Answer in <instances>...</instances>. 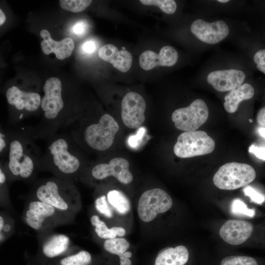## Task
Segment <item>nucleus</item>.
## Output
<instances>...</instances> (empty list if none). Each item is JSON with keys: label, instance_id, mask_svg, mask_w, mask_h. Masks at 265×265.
I'll return each instance as SVG.
<instances>
[{"label": "nucleus", "instance_id": "nucleus-1", "mask_svg": "<svg viewBox=\"0 0 265 265\" xmlns=\"http://www.w3.org/2000/svg\"><path fill=\"white\" fill-rule=\"evenodd\" d=\"M36 197L65 215L77 212V190L62 181L57 180L46 181L37 188Z\"/></svg>", "mask_w": 265, "mask_h": 265}, {"label": "nucleus", "instance_id": "nucleus-2", "mask_svg": "<svg viewBox=\"0 0 265 265\" xmlns=\"http://www.w3.org/2000/svg\"><path fill=\"white\" fill-rule=\"evenodd\" d=\"M255 178L256 172L251 166L232 162L218 169L213 176V182L219 189L234 190L247 186Z\"/></svg>", "mask_w": 265, "mask_h": 265}, {"label": "nucleus", "instance_id": "nucleus-3", "mask_svg": "<svg viewBox=\"0 0 265 265\" xmlns=\"http://www.w3.org/2000/svg\"><path fill=\"white\" fill-rule=\"evenodd\" d=\"M119 129L116 120L108 114L102 116L97 123L88 126L83 132L86 144L92 149L104 151L112 145Z\"/></svg>", "mask_w": 265, "mask_h": 265}, {"label": "nucleus", "instance_id": "nucleus-4", "mask_svg": "<svg viewBox=\"0 0 265 265\" xmlns=\"http://www.w3.org/2000/svg\"><path fill=\"white\" fill-rule=\"evenodd\" d=\"M214 148V141L205 132H185L179 135L174 152L178 157L188 158L208 154Z\"/></svg>", "mask_w": 265, "mask_h": 265}, {"label": "nucleus", "instance_id": "nucleus-5", "mask_svg": "<svg viewBox=\"0 0 265 265\" xmlns=\"http://www.w3.org/2000/svg\"><path fill=\"white\" fill-rule=\"evenodd\" d=\"M209 116V110L205 102L196 99L186 107L176 109L171 118L178 129L185 131H195L204 124Z\"/></svg>", "mask_w": 265, "mask_h": 265}, {"label": "nucleus", "instance_id": "nucleus-6", "mask_svg": "<svg viewBox=\"0 0 265 265\" xmlns=\"http://www.w3.org/2000/svg\"><path fill=\"white\" fill-rule=\"evenodd\" d=\"M172 204L171 198L163 189L156 188L146 190L139 200L137 208L139 217L144 222H150L158 214L168 211Z\"/></svg>", "mask_w": 265, "mask_h": 265}, {"label": "nucleus", "instance_id": "nucleus-7", "mask_svg": "<svg viewBox=\"0 0 265 265\" xmlns=\"http://www.w3.org/2000/svg\"><path fill=\"white\" fill-rule=\"evenodd\" d=\"M59 214H62L53 206L37 199L29 202L23 218L27 226L39 231L49 225Z\"/></svg>", "mask_w": 265, "mask_h": 265}, {"label": "nucleus", "instance_id": "nucleus-8", "mask_svg": "<svg viewBox=\"0 0 265 265\" xmlns=\"http://www.w3.org/2000/svg\"><path fill=\"white\" fill-rule=\"evenodd\" d=\"M146 104L138 93L130 92L123 97L121 102V118L124 125L131 129L139 128L145 121Z\"/></svg>", "mask_w": 265, "mask_h": 265}, {"label": "nucleus", "instance_id": "nucleus-9", "mask_svg": "<svg viewBox=\"0 0 265 265\" xmlns=\"http://www.w3.org/2000/svg\"><path fill=\"white\" fill-rule=\"evenodd\" d=\"M54 165L65 175L76 173L80 167L79 159L70 152L68 143L62 138L54 140L48 147Z\"/></svg>", "mask_w": 265, "mask_h": 265}, {"label": "nucleus", "instance_id": "nucleus-10", "mask_svg": "<svg viewBox=\"0 0 265 265\" xmlns=\"http://www.w3.org/2000/svg\"><path fill=\"white\" fill-rule=\"evenodd\" d=\"M43 89L44 95L41 100V106L45 118L53 120L58 116L64 106L60 80L56 77L50 78L46 81Z\"/></svg>", "mask_w": 265, "mask_h": 265}, {"label": "nucleus", "instance_id": "nucleus-11", "mask_svg": "<svg viewBox=\"0 0 265 265\" xmlns=\"http://www.w3.org/2000/svg\"><path fill=\"white\" fill-rule=\"evenodd\" d=\"M190 30L198 39L209 44L219 42L225 39L229 32L227 25L223 21L209 23L200 19L192 23Z\"/></svg>", "mask_w": 265, "mask_h": 265}, {"label": "nucleus", "instance_id": "nucleus-12", "mask_svg": "<svg viewBox=\"0 0 265 265\" xmlns=\"http://www.w3.org/2000/svg\"><path fill=\"white\" fill-rule=\"evenodd\" d=\"M91 173L97 180H102L113 176L124 184L130 183L133 179L132 175L129 170V161L122 158H113L108 163L96 165L92 168Z\"/></svg>", "mask_w": 265, "mask_h": 265}, {"label": "nucleus", "instance_id": "nucleus-13", "mask_svg": "<svg viewBox=\"0 0 265 265\" xmlns=\"http://www.w3.org/2000/svg\"><path fill=\"white\" fill-rule=\"evenodd\" d=\"M8 168L14 176L26 179L33 173L34 165L32 159L24 153L22 144L13 140L9 145Z\"/></svg>", "mask_w": 265, "mask_h": 265}, {"label": "nucleus", "instance_id": "nucleus-14", "mask_svg": "<svg viewBox=\"0 0 265 265\" xmlns=\"http://www.w3.org/2000/svg\"><path fill=\"white\" fill-rule=\"evenodd\" d=\"M245 74L240 70L227 69L211 72L207 76L208 82L220 92L231 91L242 84Z\"/></svg>", "mask_w": 265, "mask_h": 265}, {"label": "nucleus", "instance_id": "nucleus-15", "mask_svg": "<svg viewBox=\"0 0 265 265\" xmlns=\"http://www.w3.org/2000/svg\"><path fill=\"white\" fill-rule=\"evenodd\" d=\"M252 224L242 220L230 219L219 230L220 237L227 243L237 245L245 242L251 235Z\"/></svg>", "mask_w": 265, "mask_h": 265}, {"label": "nucleus", "instance_id": "nucleus-16", "mask_svg": "<svg viewBox=\"0 0 265 265\" xmlns=\"http://www.w3.org/2000/svg\"><path fill=\"white\" fill-rule=\"evenodd\" d=\"M178 58L177 51L173 47L167 45L160 49L159 54L151 50L143 52L139 56V63L143 69L148 71L157 66H173Z\"/></svg>", "mask_w": 265, "mask_h": 265}, {"label": "nucleus", "instance_id": "nucleus-17", "mask_svg": "<svg viewBox=\"0 0 265 265\" xmlns=\"http://www.w3.org/2000/svg\"><path fill=\"white\" fill-rule=\"evenodd\" d=\"M6 97L8 104L14 106L18 110L35 111L41 105V100L39 94L24 91L15 86L7 89Z\"/></svg>", "mask_w": 265, "mask_h": 265}, {"label": "nucleus", "instance_id": "nucleus-18", "mask_svg": "<svg viewBox=\"0 0 265 265\" xmlns=\"http://www.w3.org/2000/svg\"><path fill=\"white\" fill-rule=\"evenodd\" d=\"M40 35L43 40L41 42V48L43 52L47 55L53 53L60 60L69 57L75 47L73 40L66 37L60 41L52 39L50 33L47 29L41 30Z\"/></svg>", "mask_w": 265, "mask_h": 265}, {"label": "nucleus", "instance_id": "nucleus-19", "mask_svg": "<svg viewBox=\"0 0 265 265\" xmlns=\"http://www.w3.org/2000/svg\"><path fill=\"white\" fill-rule=\"evenodd\" d=\"M98 53L102 59L110 63L122 72H127L131 67L132 58L131 53L125 50L119 51L114 45L103 46Z\"/></svg>", "mask_w": 265, "mask_h": 265}, {"label": "nucleus", "instance_id": "nucleus-20", "mask_svg": "<svg viewBox=\"0 0 265 265\" xmlns=\"http://www.w3.org/2000/svg\"><path fill=\"white\" fill-rule=\"evenodd\" d=\"M189 253L183 245L161 250L157 255L155 265H185L188 261Z\"/></svg>", "mask_w": 265, "mask_h": 265}, {"label": "nucleus", "instance_id": "nucleus-21", "mask_svg": "<svg viewBox=\"0 0 265 265\" xmlns=\"http://www.w3.org/2000/svg\"><path fill=\"white\" fill-rule=\"evenodd\" d=\"M254 93V88L248 83L230 91L224 97L223 105L225 110L229 113L235 112L240 102L252 98Z\"/></svg>", "mask_w": 265, "mask_h": 265}, {"label": "nucleus", "instance_id": "nucleus-22", "mask_svg": "<svg viewBox=\"0 0 265 265\" xmlns=\"http://www.w3.org/2000/svg\"><path fill=\"white\" fill-rule=\"evenodd\" d=\"M69 238L64 234H55L46 239L42 247L43 255L53 258L65 253L69 247Z\"/></svg>", "mask_w": 265, "mask_h": 265}, {"label": "nucleus", "instance_id": "nucleus-23", "mask_svg": "<svg viewBox=\"0 0 265 265\" xmlns=\"http://www.w3.org/2000/svg\"><path fill=\"white\" fill-rule=\"evenodd\" d=\"M106 198L107 202L119 213L125 214L130 211V201L122 192L117 190H110L107 192Z\"/></svg>", "mask_w": 265, "mask_h": 265}, {"label": "nucleus", "instance_id": "nucleus-24", "mask_svg": "<svg viewBox=\"0 0 265 265\" xmlns=\"http://www.w3.org/2000/svg\"><path fill=\"white\" fill-rule=\"evenodd\" d=\"M129 243L124 238H114L106 239L104 247L108 252L117 255L120 258L129 248Z\"/></svg>", "mask_w": 265, "mask_h": 265}, {"label": "nucleus", "instance_id": "nucleus-25", "mask_svg": "<svg viewBox=\"0 0 265 265\" xmlns=\"http://www.w3.org/2000/svg\"><path fill=\"white\" fill-rule=\"evenodd\" d=\"M91 223L95 227V231L98 236L103 239H111L115 238L117 236L114 227L109 229L106 223L101 220L96 215L91 216Z\"/></svg>", "mask_w": 265, "mask_h": 265}, {"label": "nucleus", "instance_id": "nucleus-26", "mask_svg": "<svg viewBox=\"0 0 265 265\" xmlns=\"http://www.w3.org/2000/svg\"><path fill=\"white\" fill-rule=\"evenodd\" d=\"M91 261V255L87 251L81 250L66 256L60 261V265H88Z\"/></svg>", "mask_w": 265, "mask_h": 265}, {"label": "nucleus", "instance_id": "nucleus-27", "mask_svg": "<svg viewBox=\"0 0 265 265\" xmlns=\"http://www.w3.org/2000/svg\"><path fill=\"white\" fill-rule=\"evenodd\" d=\"M90 0H61V7L67 11L74 13L80 12L85 9L91 3Z\"/></svg>", "mask_w": 265, "mask_h": 265}, {"label": "nucleus", "instance_id": "nucleus-28", "mask_svg": "<svg viewBox=\"0 0 265 265\" xmlns=\"http://www.w3.org/2000/svg\"><path fill=\"white\" fill-rule=\"evenodd\" d=\"M140 2L145 5L157 6L168 14L174 13L177 8V4L173 0H140Z\"/></svg>", "mask_w": 265, "mask_h": 265}, {"label": "nucleus", "instance_id": "nucleus-29", "mask_svg": "<svg viewBox=\"0 0 265 265\" xmlns=\"http://www.w3.org/2000/svg\"><path fill=\"white\" fill-rule=\"evenodd\" d=\"M220 265H258L253 258L244 256H229L223 258Z\"/></svg>", "mask_w": 265, "mask_h": 265}, {"label": "nucleus", "instance_id": "nucleus-30", "mask_svg": "<svg viewBox=\"0 0 265 265\" xmlns=\"http://www.w3.org/2000/svg\"><path fill=\"white\" fill-rule=\"evenodd\" d=\"M231 212L236 215L253 217L255 214L254 209L247 207L246 204L240 199H234L231 206Z\"/></svg>", "mask_w": 265, "mask_h": 265}, {"label": "nucleus", "instance_id": "nucleus-31", "mask_svg": "<svg viewBox=\"0 0 265 265\" xmlns=\"http://www.w3.org/2000/svg\"><path fill=\"white\" fill-rule=\"evenodd\" d=\"M95 206L96 210L105 216L107 218H111L113 216L112 209L108 205L105 195L98 197L95 200Z\"/></svg>", "mask_w": 265, "mask_h": 265}, {"label": "nucleus", "instance_id": "nucleus-32", "mask_svg": "<svg viewBox=\"0 0 265 265\" xmlns=\"http://www.w3.org/2000/svg\"><path fill=\"white\" fill-rule=\"evenodd\" d=\"M243 190L244 194L248 196L253 202L261 204L265 200L264 195L256 191L250 186H246Z\"/></svg>", "mask_w": 265, "mask_h": 265}, {"label": "nucleus", "instance_id": "nucleus-33", "mask_svg": "<svg viewBox=\"0 0 265 265\" xmlns=\"http://www.w3.org/2000/svg\"><path fill=\"white\" fill-rule=\"evenodd\" d=\"M253 60L257 69L265 74V49H259L253 56Z\"/></svg>", "mask_w": 265, "mask_h": 265}, {"label": "nucleus", "instance_id": "nucleus-34", "mask_svg": "<svg viewBox=\"0 0 265 265\" xmlns=\"http://www.w3.org/2000/svg\"><path fill=\"white\" fill-rule=\"evenodd\" d=\"M145 128L141 127L137 131L135 135H132L128 139V143L132 147H136L142 140L143 136L145 133Z\"/></svg>", "mask_w": 265, "mask_h": 265}, {"label": "nucleus", "instance_id": "nucleus-35", "mask_svg": "<svg viewBox=\"0 0 265 265\" xmlns=\"http://www.w3.org/2000/svg\"><path fill=\"white\" fill-rule=\"evenodd\" d=\"M249 152L255 155L257 158L265 160V147H258L252 145L249 148Z\"/></svg>", "mask_w": 265, "mask_h": 265}, {"label": "nucleus", "instance_id": "nucleus-36", "mask_svg": "<svg viewBox=\"0 0 265 265\" xmlns=\"http://www.w3.org/2000/svg\"><path fill=\"white\" fill-rule=\"evenodd\" d=\"M96 48L95 43L92 40L87 41L82 46L83 51L87 53H91L94 52Z\"/></svg>", "mask_w": 265, "mask_h": 265}, {"label": "nucleus", "instance_id": "nucleus-37", "mask_svg": "<svg viewBox=\"0 0 265 265\" xmlns=\"http://www.w3.org/2000/svg\"><path fill=\"white\" fill-rule=\"evenodd\" d=\"M86 25L83 22L79 21L74 25L73 30L75 34L80 35L85 32Z\"/></svg>", "mask_w": 265, "mask_h": 265}, {"label": "nucleus", "instance_id": "nucleus-38", "mask_svg": "<svg viewBox=\"0 0 265 265\" xmlns=\"http://www.w3.org/2000/svg\"><path fill=\"white\" fill-rule=\"evenodd\" d=\"M257 120L259 124L265 126V107L262 108L259 111Z\"/></svg>", "mask_w": 265, "mask_h": 265}, {"label": "nucleus", "instance_id": "nucleus-39", "mask_svg": "<svg viewBox=\"0 0 265 265\" xmlns=\"http://www.w3.org/2000/svg\"><path fill=\"white\" fill-rule=\"evenodd\" d=\"M6 146V142L4 139V135L0 133V152H2Z\"/></svg>", "mask_w": 265, "mask_h": 265}, {"label": "nucleus", "instance_id": "nucleus-40", "mask_svg": "<svg viewBox=\"0 0 265 265\" xmlns=\"http://www.w3.org/2000/svg\"><path fill=\"white\" fill-rule=\"evenodd\" d=\"M117 236L122 237L125 235L126 233L125 230L122 227H113Z\"/></svg>", "mask_w": 265, "mask_h": 265}, {"label": "nucleus", "instance_id": "nucleus-41", "mask_svg": "<svg viewBox=\"0 0 265 265\" xmlns=\"http://www.w3.org/2000/svg\"><path fill=\"white\" fill-rule=\"evenodd\" d=\"M6 181V177L2 170L1 168L0 169V184L3 185Z\"/></svg>", "mask_w": 265, "mask_h": 265}, {"label": "nucleus", "instance_id": "nucleus-42", "mask_svg": "<svg viewBox=\"0 0 265 265\" xmlns=\"http://www.w3.org/2000/svg\"><path fill=\"white\" fill-rule=\"evenodd\" d=\"M6 17L1 9H0V25L1 26L5 22Z\"/></svg>", "mask_w": 265, "mask_h": 265}, {"label": "nucleus", "instance_id": "nucleus-43", "mask_svg": "<svg viewBox=\"0 0 265 265\" xmlns=\"http://www.w3.org/2000/svg\"><path fill=\"white\" fill-rule=\"evenodd\" d=\"M258 132L265 139V128H260L258 130Z\"/></svg>", "mask_w": 265, "mask_h": 265}, {"label": "nucleus", "instance_id": "nucleus-44", "mask_svg": "<svg viewBox=\"0 0 265 265\" xmlns=\"http://www.w3.org/2000/svg\"><path fill=\"white\" fill-rule=\"evenodd\" d=\"M4 225V220L3 217L0 215V231H1Z\"/></svg>", "mask_w": 265, "mask_h": 265}, {"label": "nucleus", "instance_id": "nucleus-45", "mask_svg": "<svg viewBox=\"0 0 265 265\" xmlns=\"http://www.w3.org/2000/svg\"><path fill=\"white\" fill-rule=\"evenodd\" d=\"M217 1L219 2L225 3V2H228L229 0H218Z\"/></svg>", "mask_w": 265, "mask_h": 265}, {"label": "nucleus", "instance_id": "nucleus-46", "mask_svg": "<svg viewBox=\"0 0 265 265\" xmlns=\"http://www.w3.org/2000/svg\"><path fill=\"white\" fill-rule=\"evenodd\" d=\"M249 121H250V122H252V121L251 119H249Z\"/></svg>", "mask_w": 265, "mask_h": 265}]
</instances>
